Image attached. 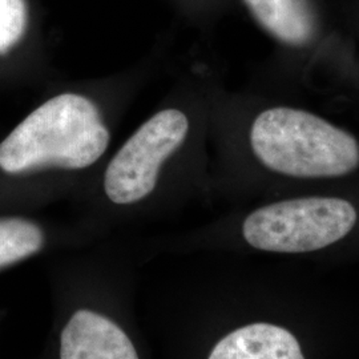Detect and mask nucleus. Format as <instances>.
<instances>
[{
  "mask_svg": "<svg viewBox=\"0 0 359 359\" xmlns=\"http://www.w3.org/2000/svg\"><path fill=\"white\" fill-rule=\"evenodd\" d=\"M111 133L88 96L65 92L34 109L0 142V169L10 175L81 170L95 165Z\"/></svg>",
  "mask_w": 359,
  "mask_h": 359,
  "instance_id": "3",
  "label": "nucleus"
},
{
  "mask_svg": "<svg viewBox=\"0 0 359 359\" xmlns=\"http://www.w3.org/2000/svg\"><path fill=\"white\" fill-rule=\"evenodd\" d=\"M192 121L180 108L151 116L114 154L105 168L103 191L115 205H135L154 192L168 161L189 139Z\"/></svg>",
  "mask_w": 359,
  "mask_h": 359,
  "instance_id": "4",
  "label": "nucleus"
},
{
  "mask_svg": "<svg viewBox=\"0 0 359 359\" xmlns=\"http://www.w3.org/2000/svg\"><path fill=\"white\" fill-rule=\"evenodd\" d=\"M28 22L26 0H0V55L25 36Z\"/></svg>",
  "mask_w": 359,
  "mask_h": 359,
  "instance_id": "8",
  "label": "nucleus"
},
{
  "mask_svg": "<svg viewBox=\"0 0 359 359\" xmlns=\"http://www.w3.org/2000/svg\"><path fill=\"white\" fill-rule=\"evenodd\" d=\"M59 359H140L127 332L93 309H77L60 333Z\"/></svg>",
  "mask_w": 359,
  "mask_h": 359,
  "instance_id": "6",
  "label": "nucleus"
},
{
  "mask_svg": "<svg viewBox=\"0 0 359 359\" xmlns=\"http://www.w3.org/2000/svg\"><path fill=\"white\" fill-rule=\"evenodd\" d=\"M243 140L261 198L359 184L358 133L295 102L258 104Z\"/></svg>",
  "mask_w": 359,
  "mask_h": 359,
  "instance_id": "1",
  "label": "nucleus"
},
{
  "mask_svg": "<svg viewBox=\"0 0 359 359\" xmlns=\"http://www.w3.org/2000/svg\"><path fill=\"white\" fill-rule=\"evenodd\" d=\"M216 234L268 258L326 269L359 265V184L261 198Z\"/></svg>",
  "mask_w": 359,
  "mask_h": 359,
  "instance_id": "2",
  "label": "nucleus"
},
{
  "mask_svg": "<svg viewBox=\"0 0 359 359\" xmlns=\"http://www.w3.org/2000/svg\"><path fill=\"white\" fill-rule=\"evenodd\" d=\"M257 23L285 52L283 68L304 83L327 76L335 84L355 90L346 71L320 48L317 16L305 0H244ZM285 69H283L285 71Z\"/></svg>",
  "mask_w": 359,
  "mask_h": 359,
  "instance_id": "5",
  "label": "nucleus"
},
{
  "mask_svg": "<svg viewBox=\"0 0 359 359\" xmlns=\"http://www.w3.org/2000/svg\"><path fill=\"white\" fill-rule=\"evenodd\" d=\"M44 245L40 226L25 218L0 219V269L36 255Z\"/></svg>",
  "mask_w": 359,
  "mask_h": 359,
  "instance_id": "7",
  "label": "nucleus"
}]
</instances>
